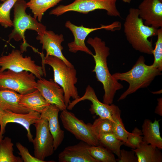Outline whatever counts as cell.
Instances as JSON below:
<instances>
[{
    "label": "cell",
    "mask_w": 162,
    "mask_h": 162,
    "mask_svg": "<svg viewBox=\"0 0 162 162\" xmlns=\"http://www.w3.org/2000/svg\"><path fill=\"white\" fill-rule=\"evenodd\" d=\"M87 43L93 48L95 52V54L92 56L95 63L92 72H95L97 80L103 85L104 91L103 103L111 104L116 92L123 88V86L113 77L109 70L107 59L110 55V48L104 41L97 37L89 38Z\"/></svg>",
    "instance_id": "cell-1"
},
{
    "label": "cell",
    "mask_w": 162,
    "mask_h": 162,
    "mask_svg": "<svg viewBox=\"0 0 162 162\" xmlns=\"http://www.w3.org/2000/svg\"><path fill=\"white\" fill-rule=\"evenodd\" d=\"M124 32L127 41L135 50L152 55V40L148 38L157 35L158 29L145 25L139 16L138 8H130L124 24Z\"/></svg>",
    "instance_id": "cell-2"
},
{
    "label": "cell",
    "mask_w": 162,
    "mask_h": 162,
    "mask_svg": "<svg viewBox=\"0 0 162 162\" xmlns=\"http://www.w3.org/2000/svg\"><path fill=\"white\" fill-rule=\"evenodd\" d=\"M145 62L144 57L141 56L129 70L112 74L116 80L124 81L129 84L128 88L121 95L117 101L125 99L139 89L147 87L156 76L162 74L161 71L158 68L152 65H146Z\"/></svg>",
    "instance_id": "cell-3"
},
{
    "label": "cell",
    "mask_w": 162,
    "mask_h": 162,
    "mask_svg": "<svg viewBox=\"0 0 162 162\" xmlns=\"http://www.w3.org/2000/svg\"><path fill=\"white\" fill-rule=\"evenodd\" d=\"M42 58V66L45 70L44 64L50 65L54 73V81L63 89L65 104L67 107L70 102V98L74 99L80 96L75 84L77 82L76 71L74 68L68 67L60 58L56 56H50L44 58L43 53H40Z\"/></svg>",
    "instance_id": "cell-4"
},
{
    "label": "cell",
    "mask_w": 162,
    "mask_h": 162,
    "mask_svg": "<svg viewBox=\"0 0 162 162\" xmlns=\"http://www.w3.org/2000/svg\"><path fill=\"white\" fill-rule=\"evenodd\" d=\"M14 17L13 21V28L8 35L9 42L13 39L16 41L23 40L21 52L25 51L28 45L25 38V33L27 30L36 31L38 34H42L46 30L45 26L38 22L37 20L26 12L28 8L25 0H17L13 7Z\"/></svg>",
    "instance_id": "cell-5"
},
{
    "label": "cell",
    "mask_w": 162,
    "mask_h": 162,
    "mask_svg": "<svg viewBox=\"0 0 162 162\" xmlns=\"http://www.w3.org/2000/svg\"><path fill=\"white\" fill-rule=\"evenodd\" d=\"M117 0H75L67 5H60L52 10L50 14L60 16L66 12L74 11L87 14L97 9H103L109 16L121 17L116 3Z\"/></svg>",
    "instance_id": "cell-6"
},
{
    "label": "cell",
    "mask_w": 162,
    "mask_h": 162,
    "mask_svg": "<svg viewBox=\"0 0 162 162\" xmlns=\"http://www.w3.org/2000/svg\"><path fill=\"white\" fill-rule=\"evenodd\" d=\"M36 77L26 71L16 72L7 70L0 72V90H12L22 95L37 89Z\"/></svg>",
    "instance_id": "cell-7"
},
{
    "label": "cell",
    "mask_w": 162,
    "mask_h": 162,
    "mask_svg": "<svg viewBox=\"0 0 162 162\" xmlns=\"http://www.w3.org/2000/svg\"><path fill=\"white\" fill-rule=\"evenodd\" d=\"M20 50L13 49L6 55L0 57V72L7 70L16 72L26 71L34 74L39 79L42 78L45 71L37 65L30 56L23 57Z\"/></svg>",
    "instance_id": "cell-8"
},
{
    "label": "cell",
    "mask_w": 162,
    "mask_h": 162,
    "mask_svg": "<svg viewBox=\"0 0 162 162\" xmlns=\"http://www.w3.org/2000/svg\"><path fill=\"white\" fill-rule=\"evenodd\" d=\"M60 118L64 128L78 140L90 146L100 145L98 140L91 127L92 124H86L67 109L62 111Z\"/></svg>",
    "instance_id": "cell-9"
},
{
    "label": "cell",
    "mask_w": 162,
    "mask_h": 162,
    "mask_svg": "<svg viewBox=\"0 0 162 162\" xmlns=\"http://www.w3.org/2000/svg\"><path fill=\"white\" fill-rule=\"evenodd\" d=\"M36 131L33 139L34 156L41 160L54 153L53 138L49 128L47 120L40 117L34 124Z\"/></svg>",
    "instance_id": "cell-10"
},
{
    "label": "cell",
    "mask_w": 162,
    "mask_h": 162,
    "mask_svg": "<svg viewBox=\"0 0 162 162\" xmlns=\"http://www.w3.org/2000/svg\"><path fill=\"white\" fill-rule=\"evenodd\" d=\"M65 26L71 32L74 37V41L68 44L69 51L74 53L78 51H82L92 56L93 53L87 47L85 42L87 36L92 32L100 29L112 31L118 30L120 29L121 25L120 22L116 21L109 25H101L99 27L89 28L83 25L76 26L68 20L66 22Z\"/></svg>",
    "instance_id": "cell-11"
},
{
    "label": "cell",
    "mask_w": 162,
    "mask_h": 162,
    "mask_svg": "<svg viewBox=\"0 0 162 162\" xmlns=\"http://www.w3.org/2000/svg\"><path fill=\"white\" fill-rule=\"evenodd\" d=\"M40 117V113L36 111H31L25 114L18 113L8 110H4L0 121V137L3 136L5 132L7 124L9 123L19 124L26 130L27 136L30 142H32L33 136L32 134L30 127L34 124Z\"/></svg>",
    "instance_id": "cell-12"
},
{
    "label": "cell",
    "mask_w": 162,
    "mask_h": 162,
    "mask_svg": "<svg viewBox=\"0 0 162 162\" xmlns=\"http://www.w3.org/2000/svg\"><path fill=\"white\" fill-rule=\"evenodd\" d=\"M87 100L91 102L89 111L93 114H95L99 117L106 118L113 121L112 114L115 105H108L102 103L98 99L94 89L89 85L86 88L84 94L81 97L74 99L68 104L67 109L72 110L79 102Z\"/></svg>",
    "instance_id": "cell-13"
},
{
    "label": "cell",
    "mask_w": 162,
    "mask_h": 162,
    "mask_svg": "<svg viewBox=\"0 0 162 162\" xmlns=\"http://www.w3.org/2000/svg\"><path fill=\"white\" fill-rule=\"evenodd\" d=\"M37 40L42 44L43 50L46 51L44 58L50 56H56L63 60L69 67L74 68V66L63 55L62 50L63 48L61 45L64 40L63 35L56 34L53 31L46 30L42 35L38 34Z\"/></svg>",
    "instance_id": "cell-14"
},
{
    "label": "cell",
    "mask_w": 162,
    "mask_h": 162,
    "mask_svg": "<svg viewBox=\"0 0 162 162\" xmlns=\"http://www.w3.org/2000/svg\"><path fill=\"white\" fill-rule=\"evenodd\" d=\"M37 83V89L49 104L56 105L60 111L67 109L64 90L59 85L52 80L43 78L39 79Z\"/></svg>",
    "instance_id": "cell-15"
},
{
    "label": "cell",
    "mask_w": 162,
    "mask_h": 162,
    "mask_svg": "<svg viewBox=\"0 0 162 162\" xmlns=\"http://www.w3.org/2000/svg\"><path fill=\"white\" fill-rule=\"evenodd\" d=\"M139 17L144 24L158 29L162 28V2L160 0H143L138 8Z\"/></svg>",
    "instance_id": "cell-16"
},
{
    "label": "cell",
    "mask_w": 162,
    "mask_h": 162,
    "mask_svg": "<svg viewBox=\"0 0 162 162\" xmlns=\"http://www.w3.org/2000/svg\"><path fill=\"white\" fill-rule=\"evenodd\" d=\"M81 141L78 144L68 146L60 153V162H99L89 154L88 148L90 146Z\"/></svg>",
    "instance_id": "cell-17"
},
{
    "label": "cell",
    "mask_w": 162,
    "mask_h": 162,
    "mask_svg": "<svg viewBox=\"0 0 162 162\" xmlns=\"http://www.w3.org/2000/svg\"><path fill=\"white\" fill-rule=\"evenodd\" d=\"M60 109L56 105L50 104L40 113V117L48 121L50 131L53 138L54 150L57 149L64 137V133L60 127L58 119Z\"/></svg>",
    "instance_id": "cell-18"
},
{
    "label": "cell",
    "mask_w": 162,
    "mask_h": 162,
    "mask_svg": "<svg viewBox=\"0 0 162 162\" xmlns=\"http://www.w3.org/2000/svg\"><path fill=\"white\" fill-rule=\"evenodd\" d=\"M21 94L14 91L6 89L0 90V107L3 110L21 114L32 111L21 105L20 100Z\"/></svg>",
    "instance_id": "cell-19"
},
{
    "label": "cell",
    "mask_w": 162,
    "mask_h": 162,
    "mask_svg": "<svg viewBox=\"0 0 162 162\" xmlns=\"http://www.w3.org/2000/svg\"><path fill=\"white\" fill-rule=\"evenodd\" d=\"M160 120L155 119L154 122L150 119L144 120L141 130L142 140L159 149H162V138L160 131Z\"/></svg>",
    "instance_id": "cell-20"
},
{
    "label": "cell",
    "mask_w": 162,
    "mask_h": 162,
    "mask_svg": "<svg viewBox=\"0 0 162 162\" xmlns=\"http://www.w3.org/2000/svg\"><path fill=\"white\" fill-rule=\"evenodd\" d=\"M131 149L135 152L137 162H162L161 150L143 141L138 148Z\"/></svg>",
    "instance_id": "cell-21"
},
{
    "label": "cell",
    "mask_w": 162,
    "mask_h": 162,
    "mask_svg": "<svg viewBox=\"0 0 162 162\" xmlns=\"http://www.w3.org/2000/svg\"><path fill=\"white\" fill-rule=\"evenodd\" d=\"M20 103L22 106L31 110L40 113L45 108L50 104L38 89L26 94H21Z\"/></svg>",
    "instance_id": "cell-22"
},
{
    "label": "cell",
    "mask_w": 162,
    "mask_h": 162,
    "mask_svg": "<svg viewBox=\"0 0 162 162\" xmlns=\"http://www.w3.org/2000/svg\"><path fill=\"white\" fill-rule=\"evenodd\" d=\"M62 0H32L27 3V4L33 14V17L40 22L44 13L56 5Z\"/></svg>",
    "instance_id": "cell-23"
},
{
    "label": "cell",
    "mask_w": 162,
    "mask_h": 162,
    "mask_svg": "<svg viewBox=\"0 0 162 162\" xmlns=\"http://www.w3.org/2000/svg\"><path fill=\"white\" fill-rule=\"evenodd\" d=\"M0 137V162H22L21 158L14 154V144L11 138Z\"/></svg>",
    "instance_id": "cell-24"
},
{
    "label": "cell",
    "mask_w": 162,
    "mask_h": 162,
    "mask_svg": "<svg viewBox=\"0 0 162 162\" xmlns=\"http://www.w3.org/2000/svg\"><path fill=\"white\" fill-rule=\"evenodd\" d=\"M100 145L106 148L120 157V147L124 142L117 138L112 132L101 134L97 136Z\"/></svg>",
    "instance_id": "cell-25"
},
{
    "label": "cell",
    "mask_w": 162,
    "mask_h": 162,
    "mask_svg": "<svg viewBox=\"0 0 162 162\" xmlns=\"http://www.w3.org/2000/svg\"><path fill=\"white\" fill-rule=\"evenodd\" d=\"M121 113L119 108L115 105L112 114V133L117 138L125 143L127 140L128 131L124 127Z\"/></svg>",
    "instance_id": "cell-26"
},
{
    "label": "cell",
    "mask_w": 162,
    "mask_h": 162,
    "mask_svg": "<svg viewBox=\"0 0 162 162\" xmlns=\"http://www.w3.org/2000/svg\"><path fill=\"white\" fill-rule=\"evenodd\" d=\"M88 151L91 156L99 162H116L113 153L101 145L90 146Z\"/></svg>",
    "instance_id": "cell-27"
},
{
    "label": "cell",
    "mask_w": 162,
    "mask_h": 162,
    "mask_svg": "<svg viewBox=\"0 0 162 162\" xmlns=\"http://www.w3.org/2000/svg\"><path fill=\"white\" fill-rule=\"evenodd\" d=\"M17 0H6L0 4V25L5 28L13 26L10 12Z\"/></svg>",
    "instance_id": "cell-28"
},
{
    "label": "cell",
    "mask_w": 162,
    "mask_h": 162,
    "mask_svg": "<svg viewBox=\"0 0 162 162\" xmlns=\"http://www.w3.org/2000/svg\"><path fill=\"white\" fill-rule=\"evenodd\" d=\"M91 127L96 136L100 134L112 132V121L107 118L99 117L92 124Z\"/></svg>",
    "instance_id": "cell-29"
},
{
    "label": "cell",
    "mask_w": 162,
    "mask_h": 162,
    "mask_svg": "<svg viewBox=\"0 0 162 162\" xmlns=\"http://www.w3.org/2000/svg\"><path fill=\"white\" fill-rule=\"evenodd\" d=\"M157 39L155 43L152 54L154 61L152 65L162 70V28L158 29Z\"/></svg>",
    "instance_id": "cell-30"
},
{
    "label": "cell",
    "mask_w": 162,
    "mask_h": 162,
    "mask_svg": "<svg viewBox=\"0 0 162 162\" xmlns=\"http://www.w3.org/2000/svg\"><path fill=\"white\" fill-rule=\"evenodd\" d=\"M142 135L141 130L135 127L132 133L128 131L127 140L124 144L132 149H136L139 146L143 141Z\"/></svg>",
    "instance_id": "cell-31"
},
{
    "label": "cell",
    "mask_w": 162,
    "mask_h": 162,
    "mask_svg": "<svg viewBox=\"0 0 162 162\" xmlns=\"http://www.w3.org/2000/svg\"><path fill=\"white\" fill-rule=\"evenodd\" d=\"M16 146L19 151L18 152L19 155L21 156V158L24 162H48L49 161L41 160L34 156H32L28 151V149L23 146L19 142L16 143Z\"/></svg>",
    "instance_id": "cell-32"
},
{
    "label": "cell",
    "mask_w": 162,
    "mask_h": 162,
    "mask_svg": "<svg viewBox=\"0 0 162 162\" xmlns=\"http://www.w3.org/2000/svg\"><path fill=\"white\" fill-rule=\"evenodd\" d=\"M120 157L116 159L118 162H137V158L134 155V152L132 149L127 151L124 149L120 150Z\"/></svg>",
    "instance_id": "cell-33"
},
{
    "label": "cell",
    "mask_w": 162,
    "mask_h": 162,
    "mask_svg": "<svg viewBox=\"0 0 162 162\" xmlns=\"http://www.w3.org/2000/svg\"><path fill=\"white\" fill-rule=\"evenodd\" d=\"M158 105L155 110V113L159 115L162 116V98H158Z\"/></svg>",
    "instance_id": "cell-34"
},
{
    "label": "cell",
    "mask_w": 162,
    "mask_h": 162,
    "mask_svg": "<svg viewBox=\"0 0 162 162\" xmlns=\"http://www.w3.org/2000/svg\"><path fill=\"white\" fill-rule=\"evenodd\" d=\"M4 110L0 107V121L4 112Z\"/></svg>",
    "instance_id": "cell-35"
},
{
    "label": "cell",
    "mask_w": 162,
    "mask_h": 162,
    "mask_svg": "<svg viewBox=\"0 0 162 162\" xmlns=\"http://www.w3.org/2000/svg\"><path fill=\"white\" fill-rule=\"evenodd\" d=\"M122 0L124 2L127 3H130L131 1V0Z\"/></svg>",
    "instance_id": "cell-36"
},
{
    "label": "cell",
    "mask_w": 162,
    "mask_h": 162,
    "mask_svg": "<svg viewBox=\"0 0 162 162\" xmlns=\"http://www.w3.org/2000/svg\"><path fill=\"white\" fill-rule=\"evenodd\" d=\"M6 0H0V1H3V2H4Z\"/></svg>",
    "instance_id": "cell-37"
},
{
    "label": "cell",
    "mask_w": 162,
    "mask_h": 162,
    "mask_svg": "<svg viewBox=\"0 0 162 162\" xmlns=\"http://www.w3.org/2000/svg\"><path fill=\"white\" fill-rule=\"evenodd\" d=\"M161 2H162V0H160Z\"/></svg>",
    "instance_id": "cell-38"
},
{
    "label": "cell",
    "mask_w": 162,
    "mask_h": 162,
    "mask_svg": "<svg viewBox=\"0 0 162 162\" xmlns=\"http://www.w3.org/2000/svg\"></svg>",
    "instance_id": "cell-39"
}]
</instances>
